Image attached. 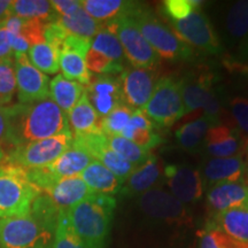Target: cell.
Listing matches in <instances>:
<instances>
[{
    "instance_id": "cell-1",
    "label": "cell",
    "mask_w": 248,
    "mask_h": 248,
    "mask_svg": "<svg viewBox=\"0 0 248 248\" xmlns=\"http://www.w3.org/2000/svg\"><path fill=\"white\" fill-rule=\"evenodd\" d=\"M60 212L42 193L33 201L29 214L0 219V247L52 248Z\"/></svg>"
},
{
    "instance_id": "cell-2",
    "label": "cell",
    "mask_w": 248,
    "mask_h": 248,
    "mask_svg": "<svg viewBox=\"0 0 248 248\" xmlns=\"http://www.w3.org/2000/svg\"><path fill=\"white\" fill-rule=\"evenodd\" d=\"M67 132H71L68 115L51 98L29 105H13L11 132L5 154L15 147Z\"/></svg>"
},
{
    "instance_id": "cell-3",
    "label": "cell",
    "mask_w": 248,
    "mask_h": 248,
    "mask_svg": "<svg viewBox=\"0 0 248 248\" xmlns=\"http://www.w3.org/2000/svg\"><path fill=\"white\" fill-rule=\"evenodd\" d=\"M116 201L111 195L91 193L67 210L68 221L88 248H106Z\"/></svg>"
},
{
    "instance_id": "cell-4",
    "label": "cell",
    "mask_w": 248,
    "mask_h": 248,
    "mask_svg": "<svg viewBox=\"0 0 248 248\" xmlns=\"http://www.w3.org/2000/svg\"><path fill=\"white\" fill-rule=\"evenodd\" d=\"M42 193L28 178L27 170L0 162V219L29 214Z\"/></svg>"
},
{
    "instance_id": "cell-5",
    "label": "cell",
    "mask_w": 248,
    "mask_h": 248,
    "mask_svg": "<svg viewBox=\"0 0 248 248\" xmlns=\"http://www.w3.org/2000/svg\"><path fill=\"white\" fill-rule=\"evenodd\" d=\"M129 15L135 21L145 39L153 49L167 60H187L193 52L168 26L161 22L152 12L138 4L135 5Z\"/></svg>"
},
{
    "instance_id": "cell-6",
    "label": "cell",
    "mask_w": 248,
    "mask_h": 248,
    "mask_svg": "<svg viewBox=\"0 0 248 248\" xmlns=\"http://www.w3.org/2000/svg\"><path fill=\"white\" fill-rule=\"evenodd\" d=\"M73 145V133L67 132L54 137L32 141L5 154L1 162L20 167L24 170L42 168L54 162Z\"/></svg>"
},
{
    "instance_id": "cell-7",
    "label": "cell",
    "mask_w": 248,
    "mask_h": 248,
    "mask_svg": "<svg viewBox=\"0 0 248 248\" xmlns=\"http://www.w3.org/2000/svg\"><path fill=\"white\" fill-rule=\"evenodd\" d=\"M142 110L160 128H168L184 116L181 79L163 77L157 80L153 94Z\"/></svg>"
},
{
    "instance_id": "cell-8",
    "label": "cell",
    "mask_w": 248,
    "mask_h": 248,
    "mask_svg": "<svg viewBox=\"0 0 248 248\" xmlns=\"http://www.w3.org/2000/svg\"><path fill=\"white\" fill-rule=\"evenodd\" d=\"M113 31L123 47L124 55L135 68H152L159 62V57L129 13L120 15L115 20L104 24Z\"/></svg>"
},
{
    "instance_id": "cell-9",
    "label": "cell",
    "mask_w": 248,
    "mask_h": 248,
    "mask_svg": "<svg viewBox=\"0 0 248 248\" xmlns=\"http://www.w3.org/2000/svg\"><path fill=\"white\" fill-rule=\"evenodd\" d=\"M171 27L173 32L190 47L193 46L210 54H217L221 49L218 37L209 18L200 11L193 12L183 20L171 21Z\"/></svg>"
},
{
    "instance_id": "cell-10",
    "label": "cell",
    "mask_w": 248,
    "mask_h": 248,
    "mask_svg": "<svg viewBox=\"0 0 248 248\" xmlns=\"http://www.w3.org/2000/svg\"><path fill=\"white\" fill-rule=\"evenodd\" d=\"M73 144L85 150L93 157L104 164L108 170L125 182L137 166L128 162L109 147L107 137L101 131L83 136H73Z\"/></svg>"
},
{
    "instance_id": "cell-11",
    "label": "cell",
    "mask_w": 248,
    "mask_h": 248,
    "mask_svg": "<svg viewBox=\"0 0 248 248\" xmlns=\"http://www.w3.org/2000/svg\"><path fill=\"white\" fill-rule=\"evenodd\" d=\"M182 99L185 113L195 109H203L204 115L218 119L221 113V104L213 91V77L210 74L203 73L188 78L181 79Z\"/></svg>"
},
{
    "instance_id": "cell-12",
    "label": "cell",
    "mask_w": 248,
    "mask_h": 248,
    "mask_svg": "<svg viewBox=\"0 0 248 248\" xmlns=\"http://www.w3.org/2000/svg\"><path fill=\"white\" fill-rule=\"evenodd\" d=\"M16 92L20 104L29 105L49 98V80L32 66L28 54L14 55Z\"/></svg>"
},
{
    "instance_id": "cell-13",
    "label": "cell",
    "mask_w": 248,
    "mask_h": 248,
    "mask_svg": "<svg viewBox=\"0 0 248 248\" xmlns=\"http://www.w3.org/2000/svg\"><path fill=\"white\" fill-rule=\"evenodd\" d=\"M139 206L152 218L178 225L190 224L192 221L184 203L161 188H151L144 192L139 198Z\"/></svg>"
},
{
    "instance_id": "cell-14",
    "label": "cell",
    "mask_w": 248,
    "mask_h": 248,
    "mask_svg": "<svg viewBox=\"0 0 248 248\" xmlns=\"http://www.w3.org/2000/svg\"><path fill=\"white\" fill-rule=\"evenodd\" d=\"M120 80L126 106L135 109H144L159 79L152 68H133L124 69Z\"/></svg>"
},
{
    "instance_id": "cell-15",
    "label": "cell",
    "mask_w": 248,
    "mask_h": 248,
    "mask_svg": "<svg viewBox=\"0 0 248 248\" xmlns=\"http://www.w3.org/2000/svg\"><path fill=\"white\" fill-rule=\"evenodd\" d=\"M170 193L182 203L199 201L203 194V183L199 170L188 166L168 164L163 170Z\"/></svg>"
},
{
    "instance_id": "cell-16",
    "label": "cell",
    "mask_w": 248,
    "mask_h": 248,
    "mask_svg": "<svg viewBox=\"0 0 248 248\" xmlns=\"http://www.w3.org/2000/svg\"><path fill=\"white\" fill-rule=\"evenodd\" d=\"M85 93L99 117H105L121 105H125L120 78L99 75L91 79Z\"/></svg>"
},
{
    "instance_id": "cell-17",
    "label": "cell",
    "mask_w": 248,
    "mask_h": 248,
    "mask_svg": "<svg viewBox=\"0 0 248 248\" xmlns=\"http://www.w3.org/2000/svg\"><path fill=\"white\" fill-rule=\"evenodd\" d=\"M204 142L207 152L213 157L241 156L245 146L248 145L238 130L219 123L208 130Z\"/></svg>"
},
{
    "instance_id": "cell-18",
    "label": "cell",
    "mask_w": 248,
    "mask_h": 248,
    "mask_svg": "<svg viewBox=\"0 0 248 248\" xmlns=\"http://www.w3.org/2000/svg\"><path fill=\"white\" fill-rule=\"evenodd\" d=\"M209 207L216 214L225 210L248 209L246 182H222L214 184L207 195Z\"/></svg>"
},
{
    "instance_id": "cell-19",
    "label": "cell",
    "mask_w": 248,
    "mask_h": 248,
    "mask_svg": "<svg viewBox=\"0 0 248 248\" xmlns=\"http://www.w3.org/2000/svg\"><path fill=\"white\" fill-rule=\"evenodd\" d=\"M60 210H68L93 192L78 176L61 178L43 191Z\"/></svg>"
},
{
    "instance_id": "cell-20",
    "label": "cell",
    "mask_w": 248,
    "mask_h": 248,
    "mask_svg": "<svg viewBox=\"0 0 248 248\" xmlns=\"http://www.w3.org/2000/svg\"><path fill=\"white\" fill-rule=\"evenodd\" d=\"M92 161L93 157L88 152L73 144L54 162L43 167V169L52 181L57 182L61 178L80 175Z\"/></svg>"
},
{
    "instance_id": "cell-21",
    "label": "cell",
    "mask_w": 248,
    "mask_h": 248,
    "mask_svg": "<svg viewBox=\"0 0 248 248\" xmlns=\"http://www.w3.org/2000/svg\"><path fill=\"white\" fill-rule=\"evenodd\" d=\"M246 163L241 156L235 157H213L206 163L203 175L210 184L222 182H246Z\"/></svg>"
},
{
    "instance_id": "cell-22",
    "label": "cell",
    "mask_w": 248,
    "mask_h": 248,
    "mask_svg": "<svg viewBox=\"0 0 248 248\" xmlns=\"http://www.w3.org/2000/svg\"><path fill=\"white\" fill-rule=\"evenodd\" d=\"M82 181L93 193L111 195L122 190L123 181L108 170L104 164L93 160L79 175Z\"/></svg>"
},
{
    "instance_id": "cell-23",
    "label": "cell",
    "mask_w": 248,
    "mask_h": 248,
    "mask_svg": "<svg viewBox=\"0 0 248 248\" xmlns=\"http://www.w3.org/2000/svg\"><path fill=\"white\" fill-rule=\"evenodd\" d=\"M161 162L155 155H150V157L144 163L138 166L131 175L125 179L122 186L128 194L144 193L151 190L152 186L159 181L162 175Z\"/></svg>"
},
{
    "instance_id": "cell-24",
    "label": "cell",
    "mask_w": 248,
    "mask_h": 248,
    "mask_svg": "<svg viewBox=\"0 0 248 248\" xmlns=\"http://www.w3.org/2000/svg\"><path fill=\"white\" fill-rule=\"evenodd\" d=\"M99 120L100 117L98 116L85 92L68 114L70 131L74 133V136H83L100 131Z\"/></svg>"
},
{
    "instance_id": "cell-25",
    "label": "cell",
    "mask_w": 248,
    "mask_h": 248,
    "mask_svg": "<svg viewBox=\"0 0 248 248\" xmlns=\"http://www.w3.org/2000/svg\"><path fill=\"white\" fill-rule=\"evenodd\" d=\"M84 92V85L79 84L75 80L68 79L61 74H59L49 82V98L67 115L75 107Z\"/></svg>"
},
{
    "instance_id": "cell-26",
    "label": "cell",
    "mask_w": 248,
    "mask_h": 248,
    "mask_svg": "<svg viewBox=\"0 0 248 248\" xmlns=\"http://www.w3.org/2000/svg\"><path fill=\"white\" fill-rule=\"evenodd\" d=\"M214 225L229 238L248 246V209L237 208L215 214Z\"/></svg>"
},
{
    "instance_id": "cell-27",
    "label": "cell",
    "mask_w": 248,
    "mask_h": 248,
    "mask_svg": "<svg viewBox=\"0 0 248 248\" xmlns=\"http://www.w3.org/2000/svg\"><path fill=\"white\" fill-rule=\"evenodd\" d=\"M136 4L137 2L123 1V0H84V1H80L82 7L85 9L90 16L104 24L115 20L120 15L129 13Z\"/></svg>"
},
{
    "instance_id": "cell-28",
    "label": "cell",
    "mask_w": 248,
    "mask_h": 248,
    "mask_svg": "<svg viewBox=\"0 0 248 248\" xmlns=\"http://www.w3.org/2000/svg\"><path fill=\"white\" fill-rule=\"evenodd\" d=\"M216 124H218V119L207 115L184 124L176 131L178 144L185 150H197L204 141L208 130Z\"/></svg>"
},
{
    "instance_id": "cell-29",
    "label": "cell",
    "mask_w": 248,
    "mask_h": 248,
    "mask_svg": "<svg viewBox=\"0 0 248 248\" xmlns=\"http://www.w3.org/2000/svg\"><path fill=\"white\" fill-rule=\"evenodd\" d=\"M9 16L22 20H39L51 22L58 20L51 6V1L46 0H15L9 8Z\"/></svg>"
},
{
    "instance_id": "cell-30",
    "label": "cell",
    "mask_w": 248,
    "mask_h": 248,
    "mask_svg": "<svg viewBox=\"0 0 248 248\" xmlns=\"http://www.w3.org/2000/svg\"><path fill=\"white\" fill-rule=\"evenodd\" d=\"M58 21L69 35L89 39H92L104 28V24L95 21L86 13L82 5L74 13L67 15V16L58 17Z\"/></svg>"
},
{
    "instance_id": "cell-31",
    "label": "cell",
    "mask_w": 248,
    "mask_h": 248,
    "mask_svg": "<svg viewBox=\"0 0 248 248\" xmlns=\"http://www.w3.org/2000/svg\"><path fill=\"white\" fill-rule=\"evenodd\" d=\"M59 66L61 75L82 85H89L92 76L85 63V58L76 52L62 51L59 54Z\"/></svg>"
},
{
    "instance_id": "cell-32",
    "label": "cell",
    "mask_w": 248,
    "mask_h": 248,
    "mask_svg": "<svg viewBox=\"0 0 248 248\" xmlns=\"http://www.w3.org/2000/svg\"><path fill=\"white\" fill-rule=\"evenodd\" d=\"M28 55L32 66L42 73L57 74L60 70L59 53L46 42L31 46Z\"/></svg>"
},
{
    "instance_id": "cell-33",
    "label": "cell",
    "mask_w": 248,
    "mask_h": 248,
    "mask_svg": "<svg viewBox=\"0 0 248 248\" xmlns=\"http://www.w3.org/2000/svg\"><path fill=\"white\" fill-rule=\"evenodd\" d=\"M91 48L99 53L104 54L110 60L122 63L124 59L123 47L119 38L113 31L107 29L106 27L99 31L91 40Z\"/></svg>"
},
{
    "instance_id": "cell-34",
    "label": "cell",
    "mask_w": 248,
    "mask_h": 248,
    "mask_svg": "<svg viewBox=\"0 0 248 248\" xmlns=\"http://www.w3.org/2000/svg\"><path fill=\"white\" fill-rule=\"evenodd\" d=\"M106 137L111 150L115 151L124 160L135 164V166H140L150 157V152L139 147L135 142L122 137V136H106Z\"/></svg>"
},
{
    "instance_id": "cell-35",
    "label": "cell",
    "mask_w": 248,
    "mask_h": 248,
    "mask_svg": "<svg viewBox=\"0 0 248 248\" xmlns=\"http://www.w3.org/2000/svg\"><path fill=\"white\" fill-rule=\"evenodd\" d=\"M226 31L233 39L248 35V0L234 2L226 15Z\"/></svg>"
},
{
    "instance_id": "cell-36",
    "label": "cell",
    "mask_w": 248,
    "mask_h": 248,
    "mask_svg": "<svg viewBox=\"0 0 248 248\" xmlns=\"http://www.w3.org/2000/svg\"><path fill=\"white\" fill-rule=\"evenodd\" d=\"M133 110L126 105H121L111 110L107 116L100 117L99 130L105 136H121L123 130L128 126Z\"/></svg>"
},
{
    "instance_id": "cell-37",
    "label": "cell",
    "mask_w": 248,
    "mask_h": 248,
    "mask_svg": "<svg viewBox=\"0 0 248 248\" xmlns=\"http://www.w3.org/2000/svg\"><path fill=\"white\" fill-rule=\"evenodd\" d=\"M53 248H88L68 221L67 210H61L59 214Z\"/></svg>"
},
{
    "instance_id": "cell-38",
    "label": "cell",
    "mask_w": 248,
    "mask_h": 248,
    "mask_svg": "<svg viewBox=\"0 0 248 248\" xmlns=\"http://www.w3.org/2000/svg\"><path fill=\"white\" fill-rule=\"evenodd\" d=\"M16 92L14 59L0 61V106H8Z\"/></svg>"
},
{
    "instance_id": "cell-39",
    "label": "cell",
    "mask_w": 248,
    "mask_h": 248,
    "mask_svg": "<svg viewBox=\"0 0 248 248\" xmlns=\"http://www.w3.org/2000/svg\"><path fill=\"white\" fill-rule=\"evenodd\" d=\"M85 63L89 70L97 73L99 75H111V74H122L123 64L115 62L104 54L99 53L90 47L89 52L85 55Z\"/></svg>"
},
{
    "instance_id": "cell-40",
    "label": "cell",
    "mask_w": 248,
    "mask_h": 248,
    "mask_svg": "<svg viewBox=\"0 0 248 248\" xmlns=\"http://www.w3.org/2000/svg\"><path fill=\"white\" fill-rule=\"evenodd\" d=\"M122 137L129 139L132 142H135L136 145H138L139 147L144 148V150L150 151L151 148H153L161 142V138L159 135H156L153 130H147V129H140L136 128V126L128 124L125 129L123 130Z\"/></svg>"
},
{
    "instance_id": "cell-41",
    "label": "cell",
    "mask_w": 248,
    "mask_h": 248,
    "mask_svg": "<svg viewBox=\"0 0 248 248\" xmlns=\"http://www.w3.org/2000/svg\"><path fill=\"white\" fill-rule=\"evenodd\" d=\"M200 1L195 0H167L163 2L166 13L171 21H179L187 17L193 12L199 11Z\"/></svg>"
},
{
    "instance_id": "cell-42",
    "label": "cell",
    "mask_w": 248,
    "mask_h": 248,
    "mask_svg": "<svg viewBox=\"0 0 248 248\" xmlns=\"http://www.w3.org/2000/svg\"><path fill=\"white\" fill-rule=\"evenodd\" d=\"M231 113L238 132L248 142V99L243 97H234L231 100Z\"/></svg>"
},
{
    "instance_id": "cell-43",
    "label": "cell",
    "mask_w": 248,
    "mask_h": 248,
    "mask_svg": "<svg viewBox=\"0 0 248 248\" xmlns=\"http://www.w3.org/2000/svg\"><path fill=\"white\" fill-rule=\"evenodd\" d=\"M69 33L67 32V30L61 26V23L58 20L51 21L47 22L45 26L44 31V37L45 42L47 43L49 46H52L55 51L60 54L62 51V46H63L64 39L67 38V36Z\"/></svg>"
},
{
    "instance_id": "cell-44",
    "label": "cell",
    "mask_w": 248,
    "mask_h": 248,
    "mask_svg": "<svg viewBox=\"0 0 248 248\" xmlns=\"http://www.w3.org/2000/svg\"><path fill=\"white\" fill-rule=\"evenodd\" d=\"M12 117H13V105L0 106V150L6 153L11 132Z\"/></svg>"
},
{
    "instance_id": "cell-45",
    "label": "cell",
    "mask_w": 248,
    "mask_h": 248,
    "mask_svg": "<svg viewBox=\"0 0 248 248\" xmlns=\"http://www.w3.org/2000/svg\"><path fill=\"white\" fill-rule=\"evenodd\" d=\"M222 231L215 225H209L200 233V248H224Z\"/></svg>"
},
{
    "instance_id": "cell-46",
    "label": "cell",
    "mask_w": 248,
    "mask_h": 248,
    "mask_svg": "<svg viewBox=\"0 0 248 248\" xmlns=\"http://www.w3.org/2000/svg\"><path fill=\"white\" fill-rule=\"evenodd\" d=\"M91 40L92 39L83 38V37L68 35L67 38L64 39V42H63L62 51L76 52V53L83 55V57L85 58L86 53H88L90 47H91Z\"/></svg>"
},
{
    "instance_id": "cell-47",
    "label": "cell",
    "mask_w": 248,
    "mask_h": 248,
    "mask_svg": "<svg viewBox=\"0 0 248 248\" xmlns=\"http://www.w3.org/2000/svg\"><path fill=\"white\" fill-rule=\"evenodd\" d=\"M12 40H13V32L4 24H0V61L14 59Z\"/></svg>"
},
{
    "instance_id": "cell-48",
    "label": "cell",
    "mask_w": 248,
    "mask_h": 248,
    "mask_svg": "<svg viewBox=\"0 0 248 248\" xmlns=\"http://www.w3.org/2000/svg\"><path fill=\"white\" fill-rule=\"evenodd\" d=\"M51 6L58 17L67 16L80 7V1L77 0H53Z\"/></svg>"
},
{
    "instance_id": "cell-49",
    "label": "cell",
    "mask_w": 248,
    "mask_h": 248,
    "mask_svg": "<svg viewBox=\"0 0 248 248\" xmlns=\"http://www.w3.org/2000/svg\"><path fill=\"white\" fill-rule=\"evenodd\" d=\"M11 0H0V24L9 16V8H11Z\"/></svg>"
},
{
    "instance_id": "cell-50",
    "label": "cell",
    "mask_w": 248,
    "mask_h": 248,
    "mask_svg": "<svg viewBox=\"0 0 248 248\" xmlns=\"http://www.w3.org/2000/svg\"><path fill=\"white\" fill-rule=\"evenodd\" d=\"M4 156H5L4 152H2L1 150H0V162H1V161H2V159H4Z\"/></svg>"
},
{
    "instance_id": "cell-51",
    "label": "cell",
    "mask_w": 248,
    "mask_h": 248,
    "mask_svg": "<svg viewBox=\"0 0 248 248\" xmlns=\"http://www.w3.org/2000/svg\"><path fill=\"white\" fill-rule=\"evenodd\" d=\"M245 52H246V53L248 54V46H246V47H245Z\"/></svg>"
},
{
    "instance_id": "cell-52",
    "label": "cell",
    "mask_w": 248,
    "mask_h": 248,
    "mask_svg": "<svg viewBox=\"0 0 248 248\" xmlns=\"http://www.w3.org/2000/svg\"><path fill=\"white\" fill-rule=\"evenodd\" d=\"M247 176H248V169H247ZM246 184H247V187H248V178L246 179Z\"/></svg>"
},
{
    "instance_id": "cell-53",
    "label": "cell",
    "mask_w": 248,
    "mask_h": 248,
    "mask_svg": "<svg viewBox=\"0 0 248 248\" xmlns=\"http://www.w3.org/2000/svg\"><path fill=\"white\" fill-rule=\"evenodd\" d=\"M247 156H248V147H247Z\"/></svg>"
},
{
    "instance_id": "cell-54",
    "label": "cell",
    "mask_w": 248,
    "mask_h": 248,
    "mask_svg": "<svg viewBox=\"0 0 248 248\" xmlns=\"http://www.w3.org/2000/svg\"><path fill=\"white\" fill-rule=\"evenodd\" d=\"M246 46H248V40H247V43H246Z\"/></svg>"
},
{
    "instance_id": "cell-55",
    "label": "cell",
    "mask_w": 248,
    "mask_h": 248,
    "mask_svg": "<svg viewBox=\"0 0 248 248\" xmlns=\"http://www.w3.org/2000/svg\"><path fill=\"white\" fill-rule=\"evenodd\" d=\"M0 248H1V247H0Z\"/></svg>"
}]
</instances>
